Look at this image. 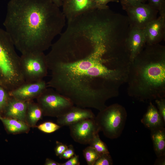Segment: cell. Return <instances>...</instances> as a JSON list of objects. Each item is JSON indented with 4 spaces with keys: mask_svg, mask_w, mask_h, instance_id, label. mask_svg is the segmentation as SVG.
Masks as SVG:
<instances>
[{
    "mask_svg": "<svg viewBox=\"0 0 165 165\" xmlns=\"http://www.w3.org/2000/svg\"><path fill=\"white\" fill-rule=\"evenodd\" d=\"M51 71L47 87L70 99L76 106L101 111L110 98L117 96L127 72L108 67L96 51L65 62L47 64Z\"/></svg>",
    "mask_w": 165,
    "mask_h": 165,
    "instance_id": "obj_1",
    "label": "cell"
},
{
    "mask_svg": "<svg viewBox=\"0 0 165 165\" xmlns=\"http://www.w3.org/2000/svg\"><path fill=\"white\" fill-rule=\"evenodd\" d=\"M66 20L50 0H10L3 24L15 47L24 54L47 50Z\"/></svg>",
    "mask_w": 165,
    "mask_h": 165,
    "instance_id": "obj_2",
    "label": "cell"
},
{
    "mask_svg": "<svg viewBox=\"0 0 165 165\" xmlns=\"http://www.w3.org/2000/svg\"><path fill=\"white\" fill-rule=\"evenodd\" d=\"M126 82L128 95L141 101L165 97V47L145 45L130 63Z\"/></svg>",
    "mask_w": 165,
    "mask_h": 165,
    "instance_id": "obj_3",
    "label": "cell"
},
{
    "mask_svg": "<svg viewBox=\"0 0 165 165\" xmlns=\"http://www.w3.org/2000/svg\"><path fill=\"white\" fill-rule=\"evenodd\" d=\"M15 48L9 35L0 28V84L8 92L25 83Z\"/></svg>",
    "mask_w": 165,
    "mask_h": 165,
    "instance_id": "obj_4",
    "label": "cell"
},
{
    "mask_svg": "<svg viewBox=\"0 0 165 165\" xmlns=\"http://www.w3.org/2000/svg\"><path fill=\"white\" fill-rule=\"evenodd\" d=\"M127 113L125 108L117 103L107 106L100 111L95 118L100 131L106 137L117 138L125 127Z\"/></svg>",
    "mask_w": 165,
    "mask_h": 165,
    "instance_id": "obj_5",
    "label": "cell"
},
{
    "mask_svg": "<svg viewBox=\"0 0 165 165\" xmlns=\"http://www.w3.org/2000/svg\"><path fill=\"white\" fill-rule=\"evenodd\" d=\"M36 99L44 115L57 118L74 105L68 98L51 88H47Z\"/></svg>",
    "mask_w": 165,
    "mask_h": 165,
    "instance_id": "obj_6",
    "label": "cell"
},
{
    "mask_svg": "<svg viewBox=\"0 0 165 165\" xmlns=\"http://www.w3.org/2000/svg\"><path fill=\"white\" fill-rule=\"evenodd\" d=\"M20 63L25 83L43 80L47 75L48 69L44 52L22 54Z\"/></svg>",
    "mask_w": 165,
    "mask_h": 165,
    "instance_id": "obj_7",
    "label": "cell"
},
{
    "mask_svg": "<svg viewBox=\"0 0 165 165\" xmlns=\"http://www.w3.org/2000/svg\"><path fill=\"white\" fill-rule=\"evenodd\" d=\"M130 27L143 29L157 17L158 11L148 4L142 3L126 10Z\"/></svg>",
    "mask_w": 165,
    "mask_h": 165,
    "instance_id": "obj_8",
    "label": "cell"
},
{
    "mask_svg": "<svg viewBox=\"0 0 165 165\" xmlns=\"http://www.w3.org/2000/svg\"><path fill=\"white\" fill-rule=\"evenodd\" d=\"M94 119H85L69 126L70 135L75 142L89 145L99 133L100 131Z\"/></svg>",
    "mask_w": 165,
    "mask_h": 165,
    "instance_id": "obj_9",
    "label": "cell"
},
{
    "mask_svg": "<svg viewBox=\"0 0 165 165\" xmlns=\"http://www.w3.org/2000/svg\"><path fill=\"white\" fill-rule=\"evenodd\" d=\"M47 87V83L42 80L25 83L9 93L11 97L20 101H28L37 98Z\"/></svg>",
    "mask_w": 165,
    "mask_h": 165,
    "instance_id": "obj_10",
    "label": "cell"
},
{
    "mask_svg": "<svg viewBox=\"0 0 165 165\" xmlns=\"http://www.w3.org/2000/svg\"><path fill=\"white\" fill-rule=\"evenodd\" d=\"M62 7L67 21L86 12L100 9L92 0H63Z\"/></svg>",
    "mask_w": 165,
    "mask_h": 165,
    "instance_id": "obj_11",
    "label": "cell"
},
{
    "mask_svg": "<svg viewBox=\"0 0 165 165\" xmlns=\"http://www.w3.org/2000/svg\"><path fill=\"white\" fill-rule=\"evenodd\" d=\"M143 30L146 45L159 44L165 38V14H160L149 23Z\"/></svg>",
    "mask_w": 165,
    "mask_h": 165,
    "instance_id": "obj_12",
    "label": "cell"
},
{
    "mask_svg": "<svg viewBox=\"0 0 165 165\" xmlns=\"http://www.w3.org/2000/svg\"><path fill=\"white\" fill-rule=\"evenodd\" d=\"M126 44L131 63L146 45L143 29L130 27L126 38Z\"/></svg>",
    "mask_w": 165,
    "mask_h": 165,
    "instance_id": "obj_13",
    "label": "cell"
},
{
    "mask_svg": "<svg viewBox=\"0 0 165 165\" xmlns=\"http://www.w3.org/2000/svg\"><path fill=\"white\" fill-rule=\"evenodd\" d=\"M95 117L91 110L74 105L65 114L57 117V121L61 127L69 126L81 120Z\"/></svg>",
    "mask_w": 165,
    "mask_h": 165,
    "instance_id": "obj_14",
    "label": "cell"
},
{
    "mask_svg": "<svg viewBox=\"0 0 165 165\" xmlns=\"http://www.w3.org/2000/svg\"><path fill=\"white\" fill-rule=\"evenodd\" d=\"M28 102L20 101L10 97L4 110L6 116L24 122Z\"/></svg>",
    "mask_w": 165,
    "mask_h": 165,
    "instance_id": "obj_15",
    "label": "cell"
},
{
    "mask_svg": "<svg viewBox=\"0 0 165 165\" xmlns=\"http://www.w3.org/2000/svg\"><path fill=\"white\" fill-rule=\"evenodd\" d=\"M141 123L149 130L161 127H164L165 123L156 107L149 102L146 112L141 119Z\"/></svg>",
    "mask_w": 165,
    "mask_h": 165,
    "instance_id": "obj_16",
    "label": "cell"
},
{
    "mask_svg": "<svg viewBox=\"0 0 165 165\" xmlns=\"http://www.w3.org/2000/svg\"><path fill=\"white\" fill-rule=\"evenodd\" d=\"M150 130L154 150L156 156L157 157L165 156V128L161 127Z\"/></svg>",
    "mask_w": 165,
    "mask_h": 165,
    "instance_id": "obj_17",
    "label": "cell"
},
{
    "mask_svg": "<svg viewBox=\"0 0 165 165\" xmlns=\"http://www.w3.org/2000/svg\"><path fill=\"white\" fill-rule=\"evenodd\" d=\"M42 114V109L38 103L34 102L32 100L28 101L26 120L29 126L35 127L37 122L41 118Z\"/></svg>",
    "mask_w": 165,
    "mask_h": 165,
    "instance_id": "obj_18",
    "label": "cell"
},
{
    "mask_svg": "<svg viewBox=\"0 0 165 165\" xmlns=\"http://www.w3.org/2000/svg\"><path fill=\"white\" fill-rule=\"evenodd\" d=\"M0 119L7 130L11 133L26 132L29 130V125L24 122L10 118L2 117Z\"/></svg>",
    "mask_w": 165,
    "mask_h": 165,
    "instance_id": "obj_19",
    "label": "cell"
},
{
    "mask_svg": "<svg viewBox=\"0 0 165 165\" xmlns=\"http://www.w3.org/2000/svg\"><path fill=\"white\" fill-rule=\"evenodd\" d=\"M89 145L100 154L110 153L107 145L100 138L98 133L94 136Z\"/></svg>",
    "mask_w": 165,
    "mask_h": 165,
    "instance_id": "obj_20",
    "label": "cell"
},
{
    "mask_svg": "<svg viewBox=\"0 0 165 165\" xmlns=\"http://www.w3.org/2000/svg\"><path fill=\"white\" fill-rule=\"evenodd\" d=\"M83 154L88 165H94L100 154L94 148L90 145L83 150Z\"/></svg>",
    "mask_w": 165,
    "mask_h": 165,
    "instance_id": "obj_21",
    "label": "cell"
},
{
    "mask_svg": "<svg viewBox=\"0 0 165 165\" xmlns=\"http://www.w3.org/2000/svg\"><path fill=\"white\" fill-rule=\"evenodd\" d=\"M61 127L59 125L51 122H46L40 124L38 128L42 131L50 133L58 130Z\"/></svg>",
    "mask_w": 165,
    "mask_h": 165,
    "instance_id": "obj_22",
    "label": "cell"
},
{
    "mask_svg": "<svg viewBox=\"0 0 165 165\" xmlns=\"http://www.w3.org/2000/svg\"><path fill=\"white\" fill-rule=\"evenodd\" d=\"M10 98L9 92L0 85V112L4 111Z\"/></svg>",
    "mask_w": 165,
    "mask_h": 165,
    "instance_id": "obj_23",
    "label": "cell"
},
{
    "mask_svg": "<svg viewBox=\"0 0 165 165\" xmlns=\"http://www.w3.org/2000/svg\"><path fill=\"white\" fill-rule=\"evenodd\" d=\"M113 161L110 153L101 154L94 165H112Z\"/></svg>",
    "mask_w": 165,
    "mask_h": 165,
    "instance_id": "obj_24",
    "label": "cell"
},
{
    "mask_svg": "<svg viewBox=\"0 0 165 165\" xmlns=\"http://www.w3.org/2000/svg\"><path fill=\"white\" fill-rule=\"evenodd\" d=\"M148 4L158 11L159 14H165V0H147Z\"/></svg>",
    "mask_w": 165,
    "mask_h": 165,
    "instance_id": "obj_25",
    "label": "cell"
},
{
    "mask_svg": "<svg viewBox=\"0 0 165 165\" xmlns=\"http://www.w3.org/2000/svg\"><path fill=\"white\" fill-rule=\"evenodd\" d=\"M147 0H119L123 9H127L142 3H145Z\"/></svg>",
    "mask_w": 165,
    "mask_h": 165,
    "instance_id": "obj_26",
    "label": "cell"
},
{
    "mask_svg": "<svg viewBox=\"0 0 165 165\" xmlns=\"http://www.w3.org/2000/svg\"><path fill=\"white\" fill-rule=\"evenodd\" d=\"M158 111L165 123V99L164 98L155 100Z\"/></svg>",
    "mask_w": 165,
    "mask_h": 165,
    "instance_id": "obj_27",
    "label": "cell"
},
{
    "mask_svg": "<svg viewBox=\"0 0 165 165\" xmlns=\"http://www.w3.org/2000/svg\"><path fill=\"white\" fill-rule=\"evenodd\" d=\"M75 154L73 145H70L68 146L67 148L59 157L60 159H69Z\"/></svg>",
    "mask_w": 165,
    "mask_h": 165,
    "instance_id": "obj_28",
    "label": "cell"
},
{
    "mask_svg": "<svg viewBox=\"0 0 165 165\" xmlns=\"http://www.w3.org/2000/svg\"><path fill=\"white\" fill-rule=\"evenodd\" d=\"M56 146L55 149L56 155L59 156L67 148L68 146L66 144L58 141H56Z\"/></svg>",
    "mask_w": 165,
    "mask_h": 165,
    "instance_id": "obj_29",
    "label": "cell"
},
{
    "mask_svg": "<svg viewBox=\"0 0 165 165\" xmlns=\"http://www.w3.org/2000/svg\"><path fill=\"white\" fill-rule=\"evenodd\" d=\"M100 9H106L109 8L107 4L110 2H119V0H92Z\"/></svg>",
    "mask_w": 165,
    "mask_h": 165,
    "instance_id": "obj_30",
    "label": "cell"
},
{
    "mask_svg": "<svg viewBox=\"0 0 165 165\" xmlns=\"http://www.w3.org/2000/svg\"><path fill=\"white\" fill-rule=\"evenodd\" d=\"M65 162L61 163V165H79V156L75 154Z\"/></svg>",
    "mask_w": 165,
    "mask_h": 165,
    "instance_id": "obj_31",
    "label": "cell"
},
{
    "mask_svg": "<svg viewBox=\"0 0 165 165\" xmlns=\"http://www.w3.org/2000/svg\"><path fill=\"white\" fill-rule=\"evenodd\" d=\"M154 165H165V156L157 157L155 162Z\"/></svg>",
    "mask_w": 165,
    "mask_h": 165,
    "instance_id": "obj_32",
    "label": "cell"
},
{
    "mask_svg": "<svg viewBox=\"0 0 165 165\" xmlns=\"http://www.w3.org/2000/svg\"><path fill=\"white\" fill-rule=\"evenodd\" d=\"M45 165H61L59 163L52 159L47 158L46 160L45 163Z\"/></svg>",
    "mask_w": 165,
    "mask_h": 165,
    "instance_id": "obj_33",
    "label": "cell"
},
{
    "mask_svg": "<svg viewBox=\"0 0 165 165\" xmlns=\"http://www.w3.org/2000/svg\"><path fill=\"white\" fill-rule=\"evenodd\" d=\"M59 7L62 6L63 0H50Z\"/></svg>",
    "mask_w": 165,
    "mask_h": 165,
    "instance_id": "obj_34",
    "label": "cell"
},
{
    "mask_svg": "<svg viewBox=\"0 0 165 165\" xmlns=\"http://www.w3.org/2000/svg\"><path fill=\"white\" fill-rule=\"evenodd\" d=\"M2 117L1 116V115L0 114V119Z\"/></svg>",
    "mask_w": 165,
    "mask_h": 165,
    "instance_id": "obj_35",
    "label": "cell"
},
{
    "mask_svg": "<svg viewBox=\"0 0 165 165\" xmlns=\"http://www.w3.org/2000/svg\"></svg>",
    "mask_w": 165,
    "mask_h": 165,
    "instance_id": "obj_36",
    "label": "cell"
}]
</instances>
